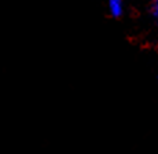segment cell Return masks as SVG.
Segmentation results:
<instances>
[{"label":"cell","instance_id":"cell-1","mask_svg":"<svg viewBox=\"0 0 158 154\" xmlns=\"http://www.w3.org/2000/svg\"><path fill=\"white\" fill-rule=\"evenodd\" d=\"M109 13L113 18H120L124 13V0H109Z\"/></svg>","mask_w":158,"mask_h":154},{"label":"cell","instance_id":"cell-2","mask_svg":"<svg viewBox=\"0 0 158 154\" xmlns=\"http://www.w3.org/2000/svg\"><path fill=\"white\" fill-rule=\"evenodd\" d=\"M150 13H151L153 19L158 23V0H153V3L150 6Z\"/></svg>","mask_w":158,"mask_h":154}]
</instances>
